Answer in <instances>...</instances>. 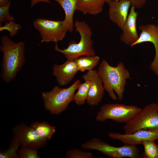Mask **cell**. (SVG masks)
Listing matches in <instances>:
<instances>
[{"mask_svg": "<svg viewBox=\"0 0 158 158\" xmlns=\"http://www.w3.org/2000/svg\"><path fill=\"white\" fill-rule=\"evenodd\" d=\"M0 51L3 54L0 76L4 81L8 83L15 78L24 65L25 44L23 41L15 42L4 35L1 38Z\"/></svg>", "mask_w": 158, "mask_h": 158, "instance_id": "cell-1", "label": "cell"}, {"mask_svg": "<svg viewBox=\"0 0 158 158\" xmlns=\"http://www.w3.org/2000/svg\"><path fill=\"white\" fill-rule=\"evenodd\" d=\"M98 72L105 90L113 100L121 101L123 98L126 80L130 74L123 63L120 62L116 67L110 66L104 59L98 68Z\"/></svg>", "mask_w": 158, "mask_h": 158, "instance_id": "cell-2", "label": "cell"}, {"mask_svg": "<svg viewBox=\"0 0 158 158\" xmlns=\"http://www.w3.org/2000/svg\"><path fill=\"white\" fill-rule=\"evenodd\" d=\"M75 31L80 36V41L76 43L71 41L68 44V47L63 49L58 47L57 43L54 46V50L64 54L67 59L75 60L83 56L95 55L93 47V41L92 39V29L85 21L76 20L74 23Z\"/></svg>", "mask_w": 158, "mask_h": 158, "instance_id": "cell-3", "label": "cell"}, {"mask_svg": "<svg viewBox=\"0 0 158 158\" xmlns=\"http://www.w3.org/2000/svg\"><path fill=\"white\" fill-rule=\"evenodd\" d=\"M80 83L78 79L68 88L56 86L50 91L42 92L41 96L46 109L54 115L59 114L66 111L73 101L75 92Z\"/></svg>", "mask_w": 158, "mask_h": 158, "instance_id": "cell-4", "label": "cell"}, {"mask_svg": "<svg viewBox=\"0 0 158 158\" xmlns=\"http://www.w3.org/2000/svg\"><path fill=\"white\" fill-rule=\"evenodd\" d=\"M142 109L136 105L114 103L105 104L97 113L95 119L104 122L111 119L119 123H127L133 118Z\"/></svg>", "mask_w": 158, "mask_h": 158, "instance_id": "cell-5", "label": "cell"}, {"mask_svg": "<svg viewBox=\"0 0 158 158\" xmlns=\"http://www.w3.org/2000/svg\"><path fill=\"white\" fill-rule=\"evenodd\" d=\"M124 134L132 133L140 130H158V104L145 106L123 127Z\"/></svg>", "mask_w": 158, "mask_h": 158, "instance_id": "cell-6", "label": "cell"}, {"mask_svg": "<svg viewBox=\"0 0 158 158\" xmlns=\"http://www.w3.org/2000/svg\"><path fill=\"white\" fill-rule=\"evenodd\" d=\"M81 147L84 150H97L109 158H138L141 157L139 149L136 146L124 145L120 147H114L97 138L83 143Z\"/></svg>", "mask_w": 158, "mask_h": 158, "instance_id": "cell-7", "label": "cell"}, {"mask_svg": "<svg viewBox=\"0 0 158 158\" xmlns=\"http://www.w3.org/2000/svg\"><path fill=\"white\" fill-rule=\"evenodd\" d=\"M33 25L39 32L43 42L57 43L63 39L68 31L63 20L37 18L34 20Z\"/></svg>", "mask_w": 158, "mask_h": 158, "instance_id": "cell-8", "label": "cell"}, {"mask_svg": "<svg viewBox=\"0 0 158 158\" xmlns=\"http://www.w3.org/2000/svg\"><path fill=\"white\" fill-rule=\"evenodd\" d=\"M13 136L21 147L31 148L38 150L45 147L47 140L44 139L37 134L30 125L21 123L12 129Z\"/></svg>", "mask_w": 158, "mask_h": 158, "instance_id": "cell-9", "label": "cell"}, {"mask_svg": "<svg viewBox=\"0 0 158 158\" xmlns=\"http://www.w3.org/2000/svg\"><path fill=\"white\" fill-rule=\"evenodd\" d=\"M141 32L138 40L130 46L133 47L142 43L149 42L153 45L155 55L150 68L157 75H158V30L156 25L153 23L141 25L138 26Z\"/></svg>", "mask_w": 158, "mask_h": 158, "instance_id": "cell-10", "label": "cell"}, {"mask_svg": "<svg viewBox=\"0 0 158 158\" xmlns=\"http://www.w3.org/2000/svg\"><path fill=\"white\" fill-rule=\"evenodd\" d=\"M81 78L85 81L88 80L91 83L86 100L87 104L91 106L98 105L103 99L105 90L98 71L94 69L88 71Z\"/></svg>", "mask_w": 158, "mask_h": 158, "instance_id": "cell-11", "label": "cell"}, {"mask_svg": "<svg viewBox=\"0 0 158 158\" xmlns=\"http://www.w3.org/2000/svg\"><path fill=\"white\" fill-rule=\"evenodd\" d=\"M108 135L111 139L118 140L124 145L136 146L141 144L144 141L158 139V130H140L129 134L109 132Z\"/></svg>", "mask_w": 158, "mask_h": 158, "instance_id": "cell-12", "label": "cell"}, {"mask_svg": "<svg viewBox=\"0 0 158 158\" xmlns=\"http://www.w3.org/2000/svg\"><path fill=\"white\" fill-rule=\"evenodd\" d=\"M108 4L110 19L122 30L129 13L130 0L112 1Z\"/></svg>", "mask_w": 158, "mask_h": 158, "instance_id": "cell-13", "label": "cell"}, {"mask_svg": "<svg viewBox=\"0 0 158 158\" xmlns=\"http://www.w3.org/2000/svg\"><path fill=\"white\" fill-rule=\"evenodd\" d=\"M52 70L53 75L61 86L66 85L70 83L78 71L74 60L69 59H67L61 64H54Z\"/></svg>", "mask_w": 158, "mask_h": 158, "instance_id": "cell-14", "label": "cell"}, {"mask_svg": "<svg viewBox=\"0 0 158 158\" xmlns=\"http://www.w3.org/2000/svg\"><path fill=\"white\" fill-rule=\"evenodd\" d=\"M135 8L131 6L127 18L122 30L120 39L125 44L130 46L138 39L139 36L137 30L136 22L138 13Z\"/></svg>", "mask_w": 158, "mask_h": 158, "instance_id": "cell-15", "label": "cell"}, {"mask_svg": "<svg viewBox=\"0 0 158 158\" xmlns=\"http://www.w3.org/2000/svg\"><path fill=\"white\" fill-rule=\"evenodd\" d=\"M58 3L63 8L65 14L63 20L68 31L72 32L74 29L73 18L76 11L77 0H52Z\"/></svg>", "mask_w": 158, "mask_h": 158, "instance_id": "cell-16", "label": "cell"}, {"mask_svg": "<svg viewBox=\"0 0 158 158\" xmlns=\"http://www.w3.org/2000/svg\"><path fill=\"white\" fill-rule=\"evenodd\" d=\"M104 0H77L76 11L83 14L96 15L103 11Z\"/></svg>", "mask_w": 158, "mask_h": 158, "instance_id": "cell-17", "label": "cell"}, {"mask_svg": "<svg viewBox=\"0 0 158 158\" xmlns=\"http://www.w3.org/2000/svg\"><path fill=\"white\" fill-rule=\"evenodd\" d=\"M99 61V57L95 55L82 56L74 60L78 71L81 72L93 70L98 64Z\"/></svg>", "mask_w": 158, "mask_h": 158, "instance_id": "cell-18", "label": "cell"}, {"mask_svg": "<svg viewBox=\"0 0 158 158\" xmlns=\"http://www.w3.org/2000/svg\"><path fill=\"white\" fill-rule=\"evenodd\" d=\"M41 138L49 140L56 131V127L51 126L46 122L36 121L30 125Z\"/></svg>", "mask_w": 158, "mask_h": 158, "instance_id": "cell-19", "label": "cell"}, {"mask_svg": "<svg viewBox=\"0 0 158 158\" xmlns=\"http://www.w3.org/2000/svg\"><path fill=\"white\" fill-rule=\"evenodd\" d=\"M91 84V82L88 80L85 81L83 83H80L79 84L77 88L78 91L74 94L73 98V101L78 105L81 106L85 104Z\"/></svg>", "mask_w": 158, "mask_h": 158, "instance_id": "cell-20", "label": "cell"}, {"mask_svg": "<svg viewBox=\"0 0 158 158\" xmlns=\"http://www.w3.org/2000/svg\"><path fill=\"white\" fill-rule=\"evenodd\" d=\"M155 140L143 141L141 144L144 147L143 156L145 158H158V145Z\"/></svg>", "mask_w": 158, "mask_h": 158, "instance_id": "cell-21", "label": "cell"}, {"mask_svg": "<svg viewBox=\"0 0 158 158\" xmlns=\"http://www.w3.org/2000/svg\"><path fill=\"white\" fill-rule=\"evenodd\" d=\"M20 145L17 140L13 138L11 139L8 148L4 150H1L0 158H19L17 151Z\"/></svg>", "mask_w": 158, "mask_h": 158, "instance_id": "cell-22", "label": "cell"}, {"mask_svg": "<svg viewBox=\"0 0 158 158\" xmlns=\"http://www.w3.org/2000/svg\"><path fill=\"white\" fill-rule=\"evenodd\" d=\"M66 158H93V154L89 152H85L80 149H73L68 150L66 152Z\"/></svg>", "mask_w": 158, "mask_h": 158, "instance_id": "cell-23", "label": "cell"}, {"mask_svg": "<svg viewBox=\"0 0 158 158\" xmlns=\"http://www.w3.org/2000/svg\"><path fill=\"white\" fill-rule=\"evenodd\" d=\"M21 28V26L15 23L13 20H11L6 22L4 25L1 26L0 31L4 30H8L9 33V35L11 37H13L16 35L18 31Z\"/></svg>", "mask_w": 158, "mask_h": 158, "instance_id": "cell-24", "label": "cell"}, {"mask_svg": "<svg viewBox=\"0 0 158 158\" xmlns=\"http://www.w3.org/2000/svg\"><path fill=\"white\" fill-rule=\"evenodd\" d=\"M11 1L6 5L0 6V25L2 26V23L11 20H14V17L9 13Z\"/></svg>", "mask_w": 158, "mask_h": 158, "instance_id": "cell-25", "label": "cell"}, {"mask_svg": "<svg viewBox=\"0 0 158 158\" xmlns=\"http://www.w3.org/2000/svg\"><path fill=\"white\" fill-rule=\"evenodd\" d=\"M37 150L31 148L21 147L18 151L20 158H40Z\"/></svg>", "mask_w": 158, "mask_h": 158, "instance_id": "cell-26", "label": "cell"}, {"mask_svg": "<svg viewBox=\"0 0 158 158\" xmlns=\"http://www.w3.org/2000/svg\"><path fill=\"white\" fill-rule=\"evenodd\" d=\"M148 0H130L131 6H134L135 8L140 9L143 7Z\"/></svg>", "mask_w": 158, "mask_h": 158, "instance_id": "cell-27", "label": "cell"}, {"mask_svg": "<svg viewBox=\"0 0 158 158\" xmlns=\"http://www.w3.org/2000/svg\"><path fill=\"white\" fill-rule=\"evenodd\" d=\"M30 7H32L38 2H44L49 4H51L49 0H30Z\"/></svg>", "mask_w": 158, "mask_h": 158, "instance_id": "cell-28", "label": "cell"}, {"mask_svg": "<svg viewBox=\"0 0 158 158\" xmlns=\"http://www.w3.org/2000/svg\"><path fill=\"white\" fill-rule=\"evenodd\" d=\"M9 1L8 0H0V6H4L7 5Z\"/></svg>", "mask_w": 158, "mask_h": 158, "instance_id": "cell-29", "label": "cell"}, {"mask_svg": "<svg viewBox=\"0 0 158 158\" xmlns=\"http://www.w3.org/2000/svg\"><path fill=\"white\" fill-rule=\"evenodd\" d=\"M104 0L105 3H106L108 4L110 1H118L120 0Z\"/></svg>", "mask_w": 158, "mask_h": 158, "instance_id": "cell-30", "label": "cell"}, {"mask_svg": "<svg viewBox=\"0 0 158 158\" xmlns=\"http://www.w3.org/2000/svg\"><path fill=\"white\" fill-rule=\"evenodd\" d=\"M156 27L157 28V30H158V20L157 21V25H156Z\"/></svg>", "mask_w": 158, "mask_h": 158, "instance_id": "cell-31", "label": "cell"}]
</instances>
